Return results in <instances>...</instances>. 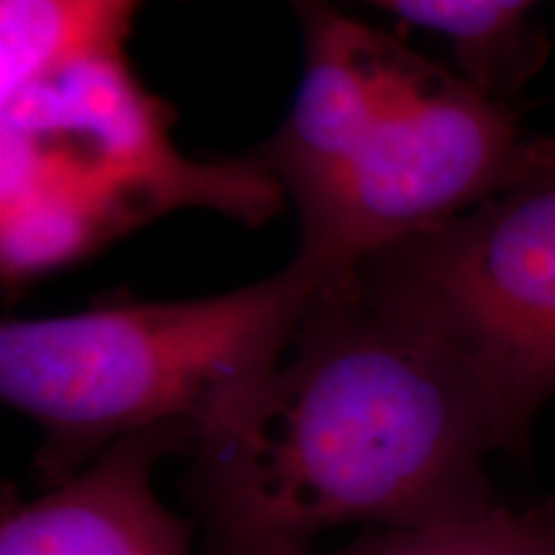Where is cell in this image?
Returning <instances> with one entry per match:
<instances>
[{"mask_svg": "<svg viewBox=\"0 0 555 555\" xmlns=\"http://www.w3.org/2000/svg\"><path fill=\"white\" fill-rule=\"evenodd\" d=\"M481 386L433 332L358 278L319 286L294 343L219 409L189 453L206 555L314 547L332 527H420L496 502Z\"/></svg>", "mask_w": 555, "mask_h": 555, "instance_id": "obj_1", "label": "cell"}, {"mask_svg": "<svg viewBox=\"0 0 555 555\" xmlns=\"http://www.w3.org/2000/svg\"><path fill=\"white\" fill-rule=\"evenodd\" d=\"M304 69L255 157L298 217L296 262L337 286L384 249L555 172V139L502 95L330 0H291Z\"/></svg>", "mask_w": 555, "mask_h": 555, "instance_id": "obj_2", "label": "cell"}, {"mask_svg": "<svg viewBox=\"0 0 555 555\" xmlns=\"http://www.w3.org/2000/svg\"><path fill=\"white\" fill-rule=\"evenodd\" d=\"M317 288L291 260L219 296L5 319L0 397L41 429L37 483L52 489L147 429H183L191 448L229 399L281 363Z\"/></svg>", "mask_w": 555, "mask_h": 555, "instance_id": "obj_3", "label": "cell"}, {"mask_svg": "<svg viewBox=\"0 0 555 555\" xmlns=\"http://www.w3.org/2000/svg\"><path fill=\"white\" fill-rule=\"evenodd\" d=\"M172 111L124 50L67 62L0 99V270L18 291L185 206L258 227L283 211L258 157L196 163L170 137Z\"/></svg>", "mask_w": 555, "mask_h": 555, "instance_id": "obj_4", "label": "cell"}, {"mask_svg": "<svg viewBox=\"0 0 555 555\" xmlns=\"http://www.w3.org/2000/svg\"><path fill=\"white\" fill-rule=\"evenodd\" d=\"M358 286L466 363L502 453L530 450L555 397V172L384 249Z\"/></svg>", "mask_w": 555, "mask_h": 555, "instance_id": "obj_5", "label": "cell"}, {"mask_svg": "<svg viewBox=\"0 0 555 555\" xmlns=\"http://www.w3.org/2000/svg\"><path fill=\"white\" fill-rule=\"evenodd\" d=\"M185 453L183 429H147L29 502L5 486L0 555H193V522L152 483L163 457Z\"/></svg>", "mask_w": 555, "mask_h": 555, "instance_id": "obj_6", "label": "cell"}, {"mask_svg": "<svg viewBox=\"0 0 555 555\" xmlns=\"http://www.w3.org/2000/svg\"><path fill=\"white\" fill-rule=\"evenodd\" d=\"M142 0H0V99L93 52L124 50Z\"/></svg>", "mask_w": 555, "mask_h": 555, "instance_id": "obj_7", "label": "cell"}, {"mask_svg": "<svg viewBox=\"0 0 555 555\" xmlns=\"http://www.w3.org/2000/svg\"><path fill=\"white\" fill-rule=\"evenodd\" d=\"M453 41L463 75L494 95L517 90L547 57V41L527 24L540 0H363Z\"/></svg>", "mask_w": 555, "mask_h": 555, "instance_id": "obj_8", "label": "cell"}, {"mask_svg": "<svg viewBox=\"0 0 555 555\" xmlns=\"http://www.w3.org/2000/svg\"><path fill=\"white\" fill-rule=\"evenodd\" d=\"M268 555H555V499L496 502L420 527H386L337 551L291 547Z\"/></svg>", "mask_w": 555, "mask_h": 555, "instance_id": "obj_9", "label": "cell"}]
</instances>
